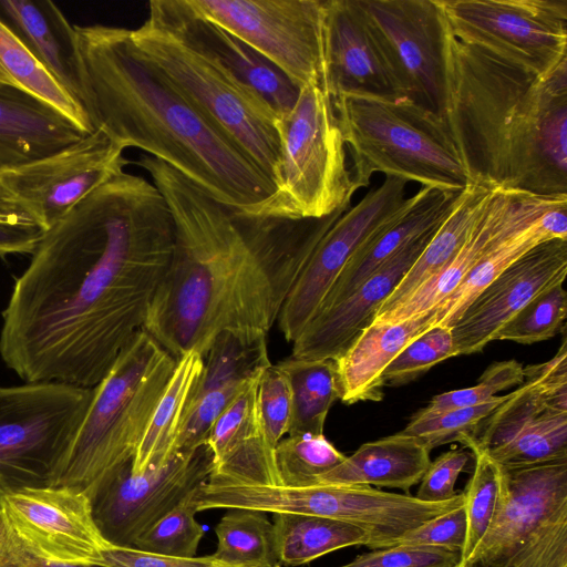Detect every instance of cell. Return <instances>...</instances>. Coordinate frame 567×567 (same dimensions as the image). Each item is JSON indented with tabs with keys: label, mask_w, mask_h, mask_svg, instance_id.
<instances>
[{
	"label": "cell",
	"mask_w": 567,
	"mask_h": 567,
	"mask_svg": "<svg viewBox=\"0 0 567 567\" xmlns=\"http://www.w3.org/2000/svg\"><path fill=\"white\" fill-rule=\"evenodd\" d=\"M174 223L158 188L125 171L45 230L2 311L0 355L25 382L94 388L143 329Z\"/></svg>",
	"instance_id": "obj_1"
},
{
	"label": "cell",
	"mask_w": 567,
	"mask_h": 567,
	"mask_svg": "<svg viewBox=\"0 0 567 567\" xmlns=\"http://www.w3.org/2000/svg\"><path fill=\"white\" fill-rule=\"evenodd\" d=\"M174 223L168 268L143 326L175 361L203 357L225 331L267 336L310 257L303 220L249 217L218 203L164 162L141 154Z\"/></svg>",
	"instance_id": "obj_2"
},
{
	"label": "cell",
	"mask_w": 567,
	"mask_h": 567,
	"mask_svg": "<svg viewBox=\"0 0 567 567\" xmlns=\"http://www.w3.org/2000/svg\"><path fill=\"white\" fill-rule=\"evenodd\" d=\"M131 29L74 25L81 105L93 130L176 169L208 196L246 214L275 184L244 151L136 52Z\"/></svg>",
	"instance_id": "obj_3"
},
{
	"label": "cell",
	"mask_w": 567,
	"mask_h": 567,
	"mask_svg": "<svg viewBox=\"0 0 567 567\" xmlns=\"http://www.w3.org/2000/svg\"><path fill=\"white\" fill-rule=\"evenodd\" d=\"M444 24L442 118L472 184L567 194V61L540 78Z\"/></svg>",
	"instance_id": "obj_4"
},
{
	"label": "cell",
	"mask_w": 567,
	"mask_h": 567,
	"mask_svg": "<svg viewBox=\"0 0 567 567\" xmlns=\"http://www.w3.org/2000/svg\"><path fill=\"white\" fill-rule=\"evenodd\" d=\"M175 364L140 330L93 388L84 419L49 487L71 488L91 499L130 465Z\"/></svg>",
	"instance_id": "obj_5"
},
{
	"label": "cell",
	"mask_w": 567,
	"mask_h": 567,
	"mask_svg": "<svg viewBox=\"0 0 567 567\" xmlns=\"http://www.w3.org/2000/svg\"><path fill=\"white\" fill-rule=\"evenodd\" d=\"M130 34L140 56L233 140L276 186L281 145L278 115L271 106L185 32L161 0L148 3L147 19Z\"/></svg>",
	"instance_id": "obj_6"
},
{
	"label": "cell",
	"mask_w": 567,
	"mask_h": 567,
	"mask_svg": "<svg viewBox=\"0 0 567 567\" xmlns=\"http://www.w3.org/2000/svg\"><path fill=\"white\" fill-rule=\"evenodd\" d=\"M331 101L357 189L374 173L449 192L472 184L443 118L411 99L346 93Z\"/></svg>",
	"instance_id": "obj_7"
},
{
	"label": "cell",
	"mask_w": 567,
	"mask_h": 567,
	"mask_svg": "<svg viewBox=\"0 0 567 567\" xmlns=\"http://www.w3.org/2000/svg\"><path fill=\"white\" fill-rule=\"evenodd\" d=\"M281 163L275 193L246 214L287 220L319 219L350 207L358 190L347 166L346 144L330 95L299 89L292 109L278 117Z\"/></svg>",
	"instance_id": "obj_8"
},
{
	"label": "cell",
	"mask_w": 567,
	"mask_h": 567,
	"mask_svg": "<svg viewBox=\"0 0 567 567\" xmlns=\"http://www.w3.org/2000/svg\"><path fill=\"white\" fill-rule=\"evenodd\" d=\"M461 567H567V458L505 468L495 516Z\"/></svg>",
	"instance_id": "obj_9"
},
{
	"label": "cell",
	"mask_w": 567,
	"mask_h": 567,
	"mask_svg": "<svg viewBox=\"0 0 567 567\" xmlns=\"http://www.w3.org/2000/svg\"><path fill=\"white\" fill-rule=\"evenodd\" d=\"M93 388L61 382L0 385V485L49 486L84 419Z\"/></svg>",
	"instance_id": "obj_10"
},
{
	"label": "cell",
	"mask_w": 567,
	"mask_h": 567,
	"mask_svg": "<svg viewBox=\"0 0 567 567\" xmlns=\"http://www.w3.org/2000/svg\"><path fill=\"white\" fill-rule=\"evenodd\" d=\"M110 546L81 492L45 486L2 496L0 567H103Z\"/></svg>",
	"instance_id": "obj_11"
},
{
	"label": "cell",
	"mask_w": 567,
	"mask_h": 567,
	"mask_svg": "<svg viewBox=\"0 0 567 567\" xmlns=\"http://www.w3.org/2000/svg\"><path fill=\"white\" fill-rule=\"evenodd\" d=\"M236 499L240 508L266 514H306L350 523L369 534L371 549L394 546L413 528L464 503L462 492L450 501L430 503L372 486L334 484H241Z\"/></svg>",
	"instance_id": "obj_12"
},
{
	"label": "cell",
	"mask_w": 567,
	"mask_h": 567,
	"mask_svg": "<svg viewBox=\"0 0 567 567\" xmlns=\"http://www.w3.org/2000/svg\"><path fill=\"white\" fill-rule=\"evenodd\" d=\"M248 44L299 89L326 91V0H187ZM327 92V91H326Z\"/></svg>",
	"instance_id": "obj_13"
},
{
	"label": "cell",
	"mask_w": 567,
	"mask_h": 567,
	"mask_svg": "<svg viewBox=\"0 0 567 567\" xmlns=\"http://www.w3.org/2000/svg\"><path fill=\"white\" fill-rule=\"evenodd\" d=\"M458 40L540 78L567 61V0H437Z\"/></svg>",
	"instance_id": "obj_14"
},
{
	"label": "cell",
	"mask_w": 567,
	"mask_h": 567,
	"mask_svg": "<svg viewBox=\"0 0 567 567\" xmlns=\"http://www.w3.org/2000/svg\"><path fill=\"white\" fill-rule=\"evenodd\" d=\"M212 471L207 444L177 451L143 473H131V464L123 467L90 499L100 534L112 546L133 548L142 534L202 486Z\"/></svg>",
	"instance_id": "obj_15"
},
{
	"label": "cell",
	"mask_w": 567,
	"mask_h": 567,
	"mask_svg": "<svg viewBox=\"0 0 567 567\" xmlns=\"http://www.w3.org/2000/svg\"><path fill=\"white\" fill-rule=\"evenodd\" d=\"M124 148L102 130L68 147L0 171V189L44 231L97 186L124 171Z\"/></svg>",
	"instance_id": "obj_16"
},
{
	"label": "cell",
	"mask_w": 567,
	"mask_h": 567,
	"mask_svg": "<svg viewBox=\"0 0 567 567\" xmlns=\"http://www.w3.org/2000/svg\"><path fill=\"white\" fill-rule=\"evenodd\" d=\"M405 94L443 116L445 24L437 0H360Z\"/></svg>",
	"instance_id": "obj_17"
},
{
	"label": "cell",
	"mask_w": 567,
	"mask_h": 567,
	"mask_svg": "<svg viewBox=\"0 0 567 567\" xmlns=\"http://www.w3.org/2000/svg\"><path fill=\"white\" fill-rule=\"evenodd\" d=\"M406 181L385 176L357 205L349 207L321 237L286 296L278 327L293 342L312 318L346 264L405 200Z\"/></svg>",
	"instance_id": "obj_18"
},
{
	"label": "cell",
	"mask_w": 567,
	"mask_h": 567,
	"mask_svg": "<svg viewBox=\"0 0 567 567\" xmlns=\"http://www.w3.org/2000/svg\"><path fill=\"white\" fill-rule=\"evenodd\" d=\"M567 239L545 240L503 270L451 327L457 354L480 352L523 307L547 288L564 282Z\"/></svg>",
	"instance_id": "obj_19"
},
{
	"label": "cell",
	"mask_w": 567,
	"mask_h": 567,
	"mask_svg": "<svg viewBox=\"0 0 567 567\" xmlns=\"http://www.w3.org/2000/svg\"><path fill=\"white\" fill-rule=\"evenodd\" d=\"M554 199L514 189H495L458 252L375 322L396 323L436 308L485 254L534 225Z\"/></svg>",
	"instance_id": "obj_20"
},
{
	"label": "cell",
	"mask_w": 567,
	"mask_h": 567,
	"mask_svg": "<svg viewBox=\"0 0 567 567\" xmlns=\"http://www.w3.org/2000/svg\"><path fill=\"white\" fill-rule=\"evenodd\" d=\"M476 444L505 468L567 458V413L549 409L526 380L481 425Z\"/></svg>",
	"instance_id": "obj_21"
},
{
	"label": "cell",
	"mask_w": 567,
	"mask_h": 567,
	"mask_svg": "<svg viewBox=\"0 0 567 567\" xmlns=\"http://www.w3.org/2000/svg\"><path fill=\"white\" fill-rule=\"evenodd\" d=\"M326 91L406 97L360 0H326Z\"/></svg>",
	"instance_id": "obj_22"
},
{
	"label": "cell",
	"mask_w": 567,
	"mask_h": 567,
	"mask_svg": "<svg viewBox=\"0 0 567 567\" xmlns=\"http://www.w3.org/2000/svg\"><path fill=\"white\" fill-rule=\"evenodd\" d=\"M203 358L202 375L189 401L175 452L206 444L217 416L249 381L271 364L266 336L259 333L221 332Z\"/></svg>",
	"instance_id": "obj_23"
},
{
	"label": "cell",
	"mask_w": 567,
	"mask_h": 567,
	"mask_svg": "<svg viewBox=\"0 0 567 567\" xmlns=\"http://www.w3.org/2000/svg\"><path fill=\"white\" fill-rule=\"evenodd\" d=\"M439 227L404 246L348 298L317 311L292 342L291 355L336 360L373 321L381 303L409 271Z\"/></svg>",
	"instance_id": "obj_24"
},
{
	"label": "cell",
	"mask_w": 567,
	"mask_h": 567,
	"mask_svg": "<svg viewBox=\"0 0 567 567\" xmlns=\"http://www.w3.org/2000/svg\"><path fill=\"white\" fill-rule=\"evenodd\" d=\"M462 193L422 186L415 195L405 198L400 209L353 254L317 311L348 298L404 246L441 226L457 206Z\"/></svg>",
	"instance_id": "obj_25"
},
{
	"label": "cell",
	"mask_w": 567,
	"mask_h": 567,
	"mask_svg": "<svg viewBox=\"0 0 567 567\" xmlns=\"http://www.w3.org/2000/svg\"><path fill=\"white\" fill-rule=\"evenodd\" d=\"M260 374L244 386L210 427L206 440L213 455L210 476L250 484L280 485L275 450L267 444L258 419L257 385Z\"/></svg>",
	"instance_id": "obj_26"
},
{
	"label": "cell",
	"mask_w": 567,
	"mask_h": 567,
	"mask_svg": "<svg viewBox=\"0 0 567 567\" xmlns=\"http://www.w3.org/2000/svg\"><path fill=\"white\" fill-rule=\"evenodd\" d=\"M168 16L215 55L239 81L259 94L279 116L295 105L299 87L239 38L196 13L187 0H161Z\"/></svg>",
	"instance_id": "obj_27"
},
{
	"label": "cell",
	"mask_w": 567,
	"mask_h": 567,
	"mask_svg": "<svg viewBox=\"0 0 567 567\" xmlns=\"http://www.w3.org/2000/svg\"><path fill=\"white\" fill-rule=\"evenodd\" d=\"M436 322L434 309L402 322L372 321L336 360L340 400L346 404L381 401L383 373L413 339Z\"/></svg>",
	"instance_id": "obj_28"
},
{
	"label": "cell",
	"mask_w": 567,
	"mask_h": 567,
	"mask_svg": "<svg viewBox=\"0 0 567 567\" xmlns=\"http://www.w3.org/2000/svg\"><path fill=\"white\" fill-rule=\"evenodd\" d=\"M86 135L42 101L0 84V171L56 153Z\"/></svg>",
	"instance_id": "obj_29"
},
{
	"label": "cell",
	"mask_w": 567,
	"mask_h": 567,
	"mask_svg": "<svg viewBox=\"0 0 567 567\" xmlns=\"http://www.w3.org/2000/svg\"><path fill=\"white\" fill-rule=\"evenodd\" d=\"M0 11L28 50L81 104L74 25L59 7L49 0H0Z\"/></svg>",
	"instance_id": "obj_30"
},
{
	"label": "cell",
	"mask_w": 567,
	"mask_h": 567,
	"mask_svg": "<svg viewBox=\"0 0 567 567\" xmlns=\"http://www.w3.org/2000/svg\"><path fill=\"white\" fill-rule=\"evenodd\" d=\"M430 452L420 439L399 432L362 444L313 485H365L408 492L421 482L431 463Z\"/></svg>",
	"instance_id": "obj_31"
},
{
	"label": "cell",
	"mask_w": 567,
	"mask_h": 567,
	"mask_svg": "<svg viewBox=\"0 0 567 567\" xmlns=\"http://www.w3.org/2000/svg\"><path fill=\"white\" fill-rule=\"evenodd\" d=\"M204 358L189 351L176 361L174 371L151 416L131 463V473L164 464L174 453L192 395L198 384Z\"/></svg>",
	"instance_id": "obj_32"
},
{
	"label": "cell",
	"mask_w": 567,
	"mask_h": 567,
	"mask_svg": "<svg viewBox=\"0 0 567 567\" xmlns=\"http://www.w3.org/2000/svg\"><path fill=\"white\" fill-rule=\"evenodd\" d=\"M494 190L476 184H471L463 190L457 206L437 228L424 250L398 286L381 303L374 318L401 302L458 252L484 212Z\"/></svg>",
	"instance_id": "obj_33"
},
{
	"label": "cell",
	"mask_w": 567,
	"mask_h": 567,
	"mask_svg": "<svg viewBox=\"0 0 567 567\" xmlns=\"http://www.w3.org/2000/svg\"><path fill=\"white\" fill-rule=\"evenodd\" d=\"M272 515L281 566H300L349 546H368L370 542L364 529L342 520L295 513Z\"/></svg>",
	"instance_id": "obj_34"
},
{
	"label": "cell",
	"mask_w": 567,
	"mask_h": 567,
	"mask_svg": "<svg viewBox=\"0 0 567 567\" xmlns=\"http://www.w3.org/2000/svg\"><path fill=\"white\" fill-rule=\"evenodd\" d=\"M0 84L16 87L42 101L86 134L94 131L81 104L37 60L1 18Z\"/></svg>",
	"instance_id": "obj_35"
},
{
	"label": "cell",
	"mask_w": 567,
	"mask_h": 567,
	"mask_svg": "<svg viewBox=\"0 0 567 567\" xmlns=\"http://www.w3.org/2000/svg\"><path fill=\"white\" fill-rule=\"evenodd\" d=\"M287 374L292 395L288 435L323 434L327 415L340 398L332 359H302L290 355L277 363Z\"/></svg>",
	"instance_id": "obj_36"
},
{
	"label": "cell",
	"mask_w": 567,
	"mask_h": 567,
	"mask_svg": "<svg viewBox=\"0 0 567 567\" xmlns=\"http://www.w3.org/2000/svg\"><path fill=\"white\" fill-rule=\"evenodd\" d=\"M217 547L216 559L240 567L280 566L274 524L266 513L228 508L215 527Z\"/></svg>",
	"instance_id": "obj_37"
},
{
	"label": "cell",
	"mask_w": 567,
	"mask_h": 567,
	"mask_svg": "<svg viewBox=\"0 0 567 567\" xmlns=\"http://www.w3.org/2000/svg\"><path fill=\"white\" fill-rule=\"evenodd\" d=\"M545 240H549V238L542 230L537 220L520 234L486 250L467 271L454 291L434 308L435 324L452 327L466 307L503 270L534 246Z\"/></svg>",
	"instance_id": "obj_38"
},
{
	"label": "cell",
	"mask_w": 567,
	"mask_h": 567,
	"mask_svg": "<svg viewBox=\"0 0 567 567\" xmlns=\"http://www.w3.org/2000/svg\"><path fill=\"white\" fill-rule=\"evenodd\" d=\"M460 443L471 451L475 461L473 474L462 492L467 522L462 561L474 550L495 516L504 467L476 444L474 436L465 435Z\"/></svg>",
	"instance_id": "obj_39"
},
{
	"label": "cell",
	"mask_w": 567,
	"mask_h": 567,
	"mask_svg": "<svg viewBox=\"0 0 567 567\" xmlns=\"http://www.w3.org/2000/svg\"><path fill=\"white\" fill-rule=\"evenodd\" d=\"M346 455L324 434H298L282 439L275 450L280 485H313L322 474L343 462Z\"/></svg>",
	"instance_id": "obj_40"
},
{
	"label": "cell",
	"mask_w": 567,
	"mask_h": 567,
	"mask_svg": "<svg viewBox=\"0 0 567 567\" xmlns=\"http://www.w3.org/2000/svg\"><path fill=\"white\" fill-rule=\"evenodd\" d=\"M200 487L189 493L177 506L142 534L133 548L168 556L194 557L204 536L195 519Z\"/></svg>",
	"instance_id": "obj_41"
},
{
	"label": "cell",
	"mask_w": 567,
	"mask_h": 567,
	"mask_svg": "<svg viewBox=\"0 0 567 567\" xmlns=\"http://www.w3.org/2000/svg\"><path fill=\"white\" fill-rule=\"evenodd\" d=\"M564 282L556 284L532 299L495 334V340L532 344L553 338L564 327L567 292Z\"/></svg>",
	"instance_id": "obj_42"
},
{
	"label": "cell",
	"mask_w": 567,
	"mask_h": 567,
	"mask_svg": "<svg viewBox=\"0 0 567 567\" xmlns=\"http://www.w3.org/2000/svg\"><path fill=\"white\" fill-rule=\"evenodd\" d=\"M508 396L509 393L496 395L482 404L434 414L416 412L401 432L420 439L430 451L443 444L461 442L465 435L475 437L482 423Z\"/></svg>",
	"instance_id": "obj_43"
},
{
	"label": "cell",
	"mask_w": 567,
	"mask_h": 567,
	"mask_svg": "<svg viewBox=\"0 0 567 567\" xmlns=\"http://www.w3.org/2000/svg\"><path fill=\"white\" fill-rule=\"evenodd\" d=\"M458 355L451 327L434 324L408 343L383 373L385 385L409 383L449 358Z\"/></svg>",
	"instance_id": "obj_44"
},
{
	"label": "cell",
	"mask_w": 567,
	"mask_h": 567,
	"mask_svg": "<svg viewBox=\"0 0 567 567\" xmlns=\"http://www.w3.org/2000/svg\"><path fill=\"white\" fill-rule=\"evenodd\" d=\"M257 412L264 437L276 450L278 443L289 433L292 416L290 382L278 364H270L259 377Z\"/></svg>",
	"instance_id": "obj_45"
},
{
	"label": "cell",
	"mask_w": 567,
	"mask_h": 567,
	"mask_svg": "<svg viewBox=\"0 0 567 567\" xmlns=\"http://www.w3.org/2000/svg\"><path fill=\"white\" fill-rule=\"evenodd\" d=\"M524 381V368L518 361L494 362L482 373L475 385L440 393L417 412L434 414L482 404L496 396L498 392L522 384Z\"/></svg>",
	"instance_id": "obj_46"
},
{
	"label": "cell",
	"mask_w": 567,
	"mask_h": 567,
	"mask_svg": "<svg viewBox=\"0 0 567 567\" xmlns=\"http://www.w3.org/2000/svg\"><path fill=\"white\" fill-rule=\"evenodd\" d=\"M461 554L439 546L398 544L373 549L339 567H456Z\"/></svg>",
	"instance_id": "obj_47"
},
{
	"label": "cell",
	"mask_w": 567,
	"mask_h": 567,
	"mask_svg": "<svg viewBox=\"0 0 567 567\" xmlns=\"http://www.w3.org/2000/svg\"><path fill=\"white\" fill-rule=\"evenodd\" d=\"M466 533L467 522L463 503L404 534L398 544L439 546L462 554Z\"/></svg>",
	"instance_id": "obj_48"
},
{
	"label": "cell",
	"mask_w": 567,
	"mask_h": 567,
	"mask_svg": "<svg viewBox=\"0 0 567 567\" xmlns=\"http://www.w3.org/2000/svg\"><path fill=\"white\" fill-rule=\"evenodd\" d=\"M471 455L463 449H453L431 461L415 497L430 503L454 498L460 493L454 489L456 480L467 466Z\"/></svg>",
	"instance_id": "obj_49"
},
{
	"label": "cell",
	"mask_w": 567,
	"mask_h": 567,
	"mask_svg": "<svg viewBox=\"0 0 567 567\" xmlns=\"http://www.w3.org/2000/svg\"><path fill=\"white\" fill-rule=\"evenodd\" d=\"M524 379L535 381L546 405L567 413V344L564 338L558 352L544 363L524 368Z\"/></svg>",
	"instance_id": "obj_50"
},
{
	"label": "cell",
	"mask_w": 567,
	"mask_h": 567,
	"mask_svg": "<svg viewBox=\"0 0 567 567\" xmlns=\"http://www.w3.org/2000/svg\"><path fill=\"white\" fill-rule=\"evenodd\" d=\"M103 567H240L223 563L213 555L176 557L130 547L110 546L104 551Z\"/></svg>",
	"instance_id": "obj_51"
},
{
	"label": "cell",
	"mask_w": 567,
	"mask_h": 567,
	"mask_svg": "<svg viewBox=\"0 0 567 567\" xmlns=\"http://www.w3.org/2000/svg\"><path fill=\"white\" fill-rule=\"evenodd\" d=\"M538 225L549 239H567V198L544 212Z\"/></svg>",
	"instance_id": "obj_52"
},
{
	"label": "cell",
	"mask_w": 567,
	"mask_h": 567,
	"mask_svg": "<svg viewBox=\"0 0 567 567\" xmlns=\"http://www.w3.org/2000/svg\"><path fill=\"white\" fill-rule=\"evenodd\" d=\"M0 215H28L0 189ZM29 216V215H28Z\"/></svg>",
	"instance_id": "obj_53"
},
{
	"label": "cell",
	"mask_w": 567,
	"mask_h": 567,
	"mask_svg": "<svg viewBox=\"0 0 567 567\" xmlns=\"http://www.w3.org/2000/svg\"><path fill=\"white\" fill-rule=\"evenodd\" d=\"M6 493V491L3 489V487L0 485V509H1V499H2V496L3 494Z\"/></svg>",
	"instance_id": "obj_54"
},
{
	"label": "cell",
	"mask_w": 567,
	"mask_h": 567,
	"mask_svg": "<svg viewBox=\"0 0 567 567\" xmlns=\"http://www.w3.org/2000/svg\"><path fill=\"white\" fill-rule=\"evenodd\" d=\"M43 567H82V566H56V565H52V566H43Z\"/></svg>",
	"instance_id": "obj_55"
},
{
	"label": "cell",
	"mask_w": 567,
	"mask_h": 567,
	"mask_svg": "<svg viewBox=\"0 0 567 567\" xmlns=\"http://www.w3.org/2000/svg\"><path fill=\"white\" fill-rule=\"evenodd\" d=\"M3 256H6V255L0 250V257H3Z\"/></svg>",
	"instance_id": "obj_56"
},
{
	"label": "cell",
	"mask_w": 567,
	"mask_h": 567,
	"mask_svg": "<svg viewBox=\"0 0 567 567\" xmlns=\"http://www.w3.org/2000/svg\"><path fill=\"white\" fill-rule=\"evenodd\" d=\"M456 567H461V565L458 564Z\"/></svg>",
	"instance_id": "obj_57"
},
{
	"label": "cell",
	"mask_w": 567,
	"mask_h": 567,
	"mask_svg": "<svg viewBox=\"0 0 567 567\" xmlns=\"http://www.w3.org/2000/svg\"><path fill=\"white\" fill-rule=\"evenodd\" d=\"M277 567H280V566H277Z\"/></svg>",
	"instance_id": "obj_58"
}]
</instances>
